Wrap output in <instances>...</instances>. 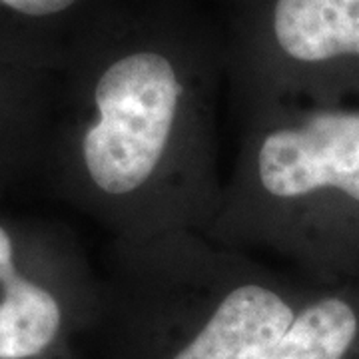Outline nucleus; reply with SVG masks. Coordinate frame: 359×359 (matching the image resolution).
<instances>
[{
  "instance_id": "39448f33",
  "label": "nucleus",
  "mask_w": 359,
  "mask_h": 359,
  "mask_svg": "<svg viewBox=\"0 0 359 359\" xmlns=\"http://www.w3.org/2000/svg\"><path fill=\"white\" fill-rule=\"evenodd\" d=\"M100 311V273L74 245H28L0 219V359H68Z\"/></svg>"
},
{
  "instance_id": "f03ea898",
  "label": "nucleus",
  "mask_w": 359,
  "mask_h": 359,
  "mask_svg": "<svg viewBox=\"0 0 359 359\" xmlns=\"http://www.w3.org/2000/svg\"><path fill=\"white\" fill-rule=\"evenodd\" d=\"M180 231L108 242L104 359H268L320 285Z\"/></svg>"
},
{
  "instance_id": "423d86ee",
  "label": "nucleus",
  "mask_w": 359,
  "mask_h": 359,
  "mask_svg": "<svg viewBox=\"0 0 359 359\" xmlns=\"http://www.w3.org/2000/svg\"><path fill=\"white\" fill-rule=\"evenodd\" d=\"M110 0H0V58L54 72L72 40Z\"/></svg>"
},
{
  "instance_id": "7ed1b4c3",
  "label": "nucleus",
  "mask_w": 359,
  "mask_h": 359,
  "mask_svg": "<svg viewBox=\"0 0 359 359\" xmlns=\"http://www.w3.org/2000/svg\"><path fill=\"white\" fill-rule=\"evenodd\" d=\"M210 242L335 285L359 259V110L273 106L240 116Z\"/></svg>"
},
{
  "instance_id": "f257e3e1",
  "label": "nucleus",
  "mask_w": 359,
  "mask_h": 359,
  "mask_svg": "<svg viewBox=\"0 0 359 359\" xmlns=\"http://www.w3.org/2000/svg\"><path fill=\"white\" fill-rule=\"evenodd\" d=\"M62 194L108 242L200 231L216 208L226 34L194 0H110L54 70Z\"/></svg>"
},
{
  "instance_id": "20e7f679",
  "label": "nucleus",
  "mask_w": 359,
  "mask_h": 359,
  "mask_svg": "<svg viewBox=\"0 0 359 359\" xmlns=\"http://www.w3.org/2000/svg\"><path fill=\"white\" fill-rule=\"evenodd\" d=\"M224 34L238 116L359 92V0H230Z\"/></svg>"
},
{
  "instance_id": "0eeeda50",
  "label": "nucleus",
  "mask_w": 359,
  "mask_h": 359,
  "mask_svg": "<svg viewBox=\"0 0 359 359\" xmlns=\"http://www.w3.org/2000/svg\"><path fill=\"white\" fill-rule=\"evenodd\" d=\"M268 359H359V285L316 290Z\"/></svg>"
}]
</instances>
